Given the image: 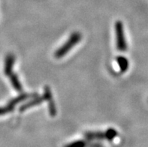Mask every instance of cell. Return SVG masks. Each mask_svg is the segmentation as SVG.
<instances>
[{"instance_id": "obj_5", "label": "cell", "mask_w": 148, "mask_h": 147, "mask_svg": "<svg viewBox=\"0 0 148 147\" xmlns=\"http://www.w3.org/2000/svg\"><path fill=\"white\" fill-rule=\"evenodd\" d=\"M15 62V57L14 54H8L5 59V64H4V74L6 76H9L13 73V68Z\"/></svg>"}, {"instance_id": "obj_2", "label": "cell", "mask_w": 148, "mask_h": 147, "mask_svg": "<svg viewBox=\"0 0 148 147\" xmlns=\"http://www.w3.org/2000/svg\"><path fill=\"white\" fill-rule=\"evenodd\" d=\"M85 137L88 140H112L117 135L116 131L113 129H110L105 132L101 131H89L85 133Z\"/></svg>"}, {"instance_id": "obj_7", "label": "cell", "mask_w": 148, "mask_h": 147, "mask_svg": "<svg viewBox=\"0 0 148 147\" xmlns=\"http://www.w3.org/2000/svg\"><path fill=\"white\" fill-rule=\"evenodd\" d=\"M10 80V82H11V85L13 86V88L17 92H21L23 90V86L22 84H21V81L19 80V77L16 74L14 73H12L11 75L8 76Z\"/></svg>"}, {"instance_id": "obj_3", "label": "cell", "mask_w": 148, "mask_h": 147, "mask_svg": "<svg viewBox=\"0 0 148 147\" xmlns=\"http://www.w3.org/2000/svg\"><path fill=\"white\" fill-rule=\"evenodd\" d=\"M115 32H116V48L120 52H125L127 50V43L124 35L123 25L121 21H116L115 23Z\"/></svg>"}, {"instance_id": "obj_1", "label": "cell", "mask_w": 148, "mask_h": 147, "mask_svg": "<svg viewBox=\"0 0 148 147\" xmlns=\"http://www.w3.org/2000/svg\"><path fill=\"white\" fill-rule=\"evenodd\" d=\"M81 38H82V36L80 32H73L69 38V39L67 40L66 43H64L60 48L56 50L54 53L55 57L56 59H61V58L66 56V54L69 52L75 45H77L81 41Z\"/></svg>"}, {"instance_id": "obj_6", "label": "cell", "mask_w": 148, "mask_h": 147, "mask_svg": "<svg viewBox=\"0 0 148 147\" xmlns=\"http://www.w3.org/2000/svg\"><path fill=\"white\" fill-rule=\"evenodd\" d=\"M45 97L43 96H36V97L32 98V100H30L29 101H28L27 103H25L23 106H21V109H20V111L23 112V111H25V110H28L29 108L32 107H35V106H38V105H39L41 104V103L45 101Z\"/></svg>"}, {"instance_id": "obj_10", "label": "cell", "mask_w": 148, "mask_h": 147, "mask_svg": "<svg viewBox=\"0 0 148 147\" xmlns=\"http://www.w3.org/2000/svg\"><path fill=\"white\" fill-rule=\"evenodd\" d=\"M14 110V108L11 107L9 104H8L7 107H0V116L6 114L8 113H10Z\"/></svg>"}, {"instance_id": "obj_9", "label": "cell", "mask_w": 148, "mask_h": 147, "mask_svg": "<svg viewBox=\"0 0 148 147\" xmlns=\"http://www.w3.org/2000/svg\"><path fill=\"white\" fill-rule=\"evenodd\" d=\"M92 144H89L85 140H77L68 144L65 147H91Z\"/></svg>"}, {"instance_id": "obj_8", "label": "cell", "mask_w": 148, "mask_h": 147, "mask_svg": "<svg viewBox=\"0 0 148 147\" xmlns=\"http://www.w3.org/2000/svg\"><path fill=\"white\" fill-rule=\"evenodd\" d=\"M116 62H117V65H118L121 72H125L127 71L129 68V62L126 57L122 56H118L116 58Z\"/></svg>"}, {"instance_id": "obj_4", "label": "cell", "mask_w": 148, "mask_h": 147, "mask_svg": "<svg viewBox=\"0 0 148 147\" xmlns=\"http://www.w3.org/2000/svg\"><path fill=\"white\" fill-rule=\"evenodd\" d=\"M44 97H45V101H47L48 103V109H49V113L50 115L53 117L56 114V107L55 105L54 101L53 98V95L51 92V90L50 87L46 86L45 87V90H44Z\"/></svg>"}]
</instances>
